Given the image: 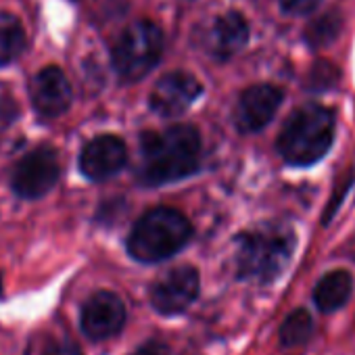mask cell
I'll list each match as a JSON object with an SVG mask.
<instances>
[{"label": "cell", "mask_w": 355, "mask_h": 355, "mask_svg": "<svg viewBox=\"0 0 355 355\" xmlns=\"http://www.w3.org/2000/svg\"><path fill=\"white\" fill-rule=\"evenodd\" d=\"M140 182L161 187L195 173L201 163V136L193 125H171L165 132H144L140 138Z\"/></svg>", "instance_id": "obj_1"}, {"label": "cell", "mask_w": 355, "mask_h": 355, "mask_svg": "<svg viewBox=\"0 0 355 355\" xmlns=\"http://www.w3.org/2000/svg\"><path fill=\"white\" fill-rule=\"evenodd\" d=\"M334 134V111L318 103H307L291 113L280 130L276 148L288 165L309 167L326 157L332 148Z\"/></svg>", "instance_id": "obj_2"}, {"label": "cell", "mask_w": 355, "mask_h": 355, "mask_svg": "<svg viewBox=\"0 0 355 355\" xmlns=\"http://www.w3.org/2000/svg\"><path fill=\"white\" fill-rule=\"evenodd\" d=\"M297 239L288 228L263 226L239 236L236 270L245 280L274 282L288 266Z\"/></svg>", "instance_id": "obj_3"}, {"label": "cell", "mask_w": 355, "mask_h": 355, "mask_svg": "<svg viewBox=\"0 0 355 355\" xmlns=\"http://www.w3.org/2000/svg\"><path fill=\"white\" fill-rule=\"evenodd\" d=\"M193 236V226L184 214L157 207L144 214L128 236V251L134 259L157 263L180 251Z\"/></svg>", "instance_id": "obj_4"}, {"label": "cell", "mask_w": 355, "mask_h": 355, "mask_svg": "<svg viewBox=\"0 0 355 355\" xmlns=\"http://www.w3.org/2000/svg\"><path fill=\"white\" fill-rule=\"evenodd\" d=\"M163 34L157 24L142 19L123 30L113 46V69L123 82L142 80L161 59Z\"/></svg>", "instance_id": "obj_5"}, {"label": "cell", "mask_w": 355, "mask_h": 355, "mask_svg": "<svg viewBox=\"0 0 355 355\" xmlns=\"http://www.w3.org/2000/svg\"><path fill=\"white\" fill-rule=\"evenodd\" d=\"M61 165L57 150L51 146H38L30 150L15 167L11 184L13 191L24 199H40L59 180Z\"/></svg>", "instance_id": "obj_6"}, {"label": "cell", "mask_w": 355, "mask_h": 355, "mask_svg": "<svg viewBox=\"0 0 355 355\" xmlns=\"http://www.w3.org/2000/svg\"><path fill=\"white\" fill-rule=\"evenodd\" d=\"M199 272L191 266H180L165 272L150 286V303L163 315L187 311L199 295Z\"/></svg>", "instance_id": "obj_7"}, {"label": "cell", "mask_w": 355, "mask_h": 355, "mask_svg": "<svg viewBox=\"0 0 355 355\" xmlns=\"http://www.w3.org/2000/svg\"><path fill=\"white\" fill-rule=\"evenodd\" d=\"M203 94L201 82L187 71H171L163 76L150 92V109L161 117L182 115Z\"/></svg>", "instance_id": "obj_8"}, {"label": "cell", "mask_w": 355, "mask_h": 355, "mask_svg": "<svg viewBox=\"0 0 355 355\" xmlns=\"http://www.w3.org/2000/svg\"><path fill=\"white\" fill-rule=\"evenodd\" d=\"M284 92L272 84H255L247 88L236 105L234 121L243 134H253L263 130L280 109Z\"/></svg>", "instance_id": "obj_9"}, {"label": "cell", "mask_w": 355, "mask_h": 355, "mask_svg": "<svg viewBox=\"0 0 355 355\" xmlns=\"http://www.w3.org/2000/svg\"><path fill=\"white\" fill-rule=\"evenodd\" d=\"M128 161V148L121 138L103 134L92 138L80 155V169L90 180H107L119 173Z\"/></svg>", "instance_id": "obj_10"}, {"label": "cell", "mask_w": 355, "mask_h": 355, "mask_svg": "<svg viewBox=\"0 0 355 355\" xmlns=\"http://www.w3.org/2000/svg\"><path fill=\"white\" fill-rule=\"evenodd\" d=\"M125 307L115 293L101 291L92 295L82 309V330L92 340L111 338L123 328Z\"/></svg>", "instance_id": "obj_11"}, {"label": "cell", "mask_w": 355, "mask_h": 355, "mask_svg": "<svg viewBox=\"0 0 355 355\" xmlns=\"http://www.w3.org/2000/svg\"><path fill=\"white\" fill-rule=\"evenodd\" d=\"M32 103L44 117H59L71 107V86L59 67L49 65L36 73L32 82Z\"/></svg>", "instance_id": "obj_12"}, {"label": "cell", "mask_w": 355, "mask_h": 355, "mask_svg": "<svg viewBox=\"0 0 355 355\" xmlns=\"http://www.w3.org/2000/svg\"><path fill=\"white\" fill-rule=\"evenodd\" d=\"M249 21L239 11L224 13L211 30V49L220 61L241 53L249 42Z\"/></svg>", "instance_id": "obj_13"}, {"label": "cell", "mask_w": 355, "mask_h": 355, "mask_svg": "<svg viewBox=\"0 0 355 355\" xmlns=\"http://www.w3.org/2000/svg\"><path fill=\"white\" fill-rule=\"evenodd\" d=\"M353 293V276L349 270H332L322 276L313 288V303L320 311L330 313L347 305Z\"/></svg>", "instance_id": "obj_14"}, {"label": "cell", "mask_w": 355, "mask_h": 355, "mask_svg": "<svg viewBox=\"0 0 355 355\" xmlns=\"http://www.w3.org/2000/svg\"><path fill=\"white\" fill-rule=\"evenodd\" d=\"M26 51V32L11 13H0V67L13 63Z\"/></svg>", "instance_id": "obj_15"}, {"label": "cell", "mask_w": 355, "mask_h": 355, "mask_svg": "<svg viewBox=\"0 0 355 355\" xmlns=\"http://www.w3.org/2000/svg\"><path fill=\"white\" fill-rule=\"evenodd\" d=\"M343 24H345V19H343L340 11H336V9L328 11L307 26L305 42L309 44V49H324L340 36Z\"/></svg>", "instance_id": "obj_16"}, {"label": "cell", "mask_w": 355, "mask_h": 355, "mask_svg": "<svg viewBox=\"0 0 355 355\" xmlns=\"http://www.w3.org/2000/svg\"><path fill=\"white\" fill-rule=\"evenodd\" d=\"M313 332V318L305 309H295L286 315V320L280 326V345L282 347H299L309 340Z\"/></svg>", "instance_id": "obj_17"}, {"label": "cell", "mask_w": 355, "mask_h": 355, "mask_svg": "<svg viewBox=\"0 0 355 355\" xmlns=\"http://www.w3.org/2000/svg\"><path fill=\"white\" fill-rule=\"evenodd\" d=\"M311 88H318V90H326V88H332L336 82H338V69L330 63H318L311 73Z\"/></svg>", "instance_id": "obj_18"}, {"label": "cell", "mask_w": 355, "mask_h": 355, "mask_svg": "<svg viewBox=\"0 0 355 355\" xmlns=\"http://www.w3.org/2000/svg\"><path fill=\"white\" fill-rule=\"evenodd\" d=\"M322 0H280V9L286 15H309L320 7Z\"/></svg>", "instance_id": "obj_19"}, {"label": "cell", "mask_w": 355, "mask_h": 355, "mask_svg": "<svg viewBox=\"0 0 355 355\" xmlns=\"http://www.w3.org/2000/svg\"><path fill=\"white\" fill-rule=\"evenodd\" d=\"M42 355H82V351L71 340H59V343L49 345Z\"/></svg>", "instance_id": "obj_20"}, {"label": "cell", "mask_w": 355, "mask_h": 355, "mask_svg": "<svg viewBox=\"0 0 355 355\" xmlns=\"http://www.w3.org/2000/svg\"><path fill=\"white\" fill-rule=\"evenodd\" d=\"M132 355H169V349L159 340H148L142 347H138Z\"/></svg>", "instance_id": "obj_21"}]
</instances>
